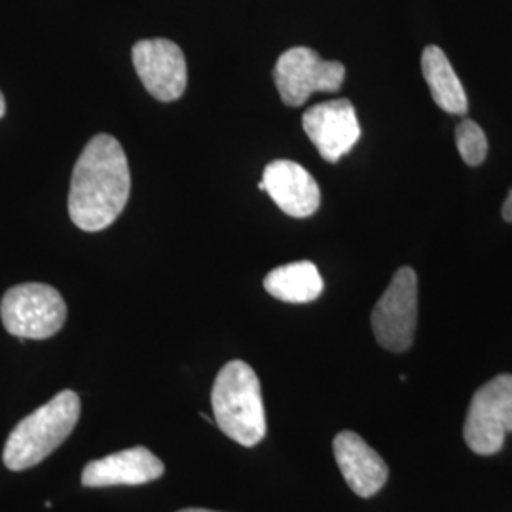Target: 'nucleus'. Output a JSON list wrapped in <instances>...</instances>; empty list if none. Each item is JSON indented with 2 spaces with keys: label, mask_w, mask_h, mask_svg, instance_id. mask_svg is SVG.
Listing matches in <instances>:
<instances>
[{
  "label": "nucleus",
  "mask_w": 512,
  "mask_h": 512,
  "mask_svg": "<svg viewBox=\"0 0 512 512\" xmlns=\"http://www.w3.org/2000/svg\"><path fill=\"white\" fill-rule=\"evenodd\" d=\"M131 192L128 156L112 135H95L74 165L69 215L84 232L109 228L126 209Z\"/></svg>",
  "instance_id": "obj_1"
},
{
  "label": "nucleus",
  "mask_w": 512,
  "mask_h": 512,
  "mask_svg": "<svg viewBox=\"0 0 512 512\" xmlns=\"http://www.w3.org/2000/svg\"><path fill=\"white\" fill-rule=\"evenodd\" d=\"M78 418L80 397L69 389L57 393L14 427L4 444V465L10 471L35 467L71 437Z\"/></svg>",
  "instance_id": "obj_2"
},
{
  "label": "nucleus",
  "mask_w": 512,
  "mask_h": 512,
  "mask_svg": "<svg viewBox=\"0 0 512 512\" xmlns=\"http://www.w3.org/2000/svg\"><path fill=\"white\" fill-rule=\"evenodd\" d=\"M215 423L220 431L241 446H256L266 437L262 391L255 370L243 361L220 368L211 391Z\"/></svg>",
  "instance_id": "obj_3"
},
{
  "label": "nucleus",
  "mask_w": 512,
  "mask_h": 512,
  "mask_svg": "<svg viewBox=\"0 0 512 512\" xmlns=\"http://www.w3.org/2000/svg\"><path fill=\"white\" fill-rule=\"evenodd\" d=\"M2 325L23 340H46L63 329L67 304L59 291L44 283H23L6 291L0 304Z\"/></svg>",
  "instance_id": "obj_4"
},
{
  "label": "nucleus",
  "mask_w": 512,
  "mask_h": 512,
  "mask_svg": "<svg viewBox=\"0 0 512 512\" xmlns=\"http://www.w3.org/2000/svg\"><path fill=\"white\" fill-rule=\"evenodd\" d=\"M509 433H512V374H499L473 395L463 437L478 456H494L505 446Z\"/></svg>",
  "instance_id": "obj_5"
},
{
  "label": "nucleus",
  "mask_w": 512,
  "mask_h": 512,
  "mask_svg": "<svg viewBox=\"0 0 512 512\" xmlns=\"http://www.w3.org/2000/svg\"><path fill=\"white\" fill-rule=\"evenodd\" d=\"M372 330L382 348L401 353L412 346L418 325V275L404 266L372 310Z\"/></svg>",
  "instance_id": "obj_6"
},
{
  "label": "nucleus",
  "mask_w": 512,
  "mask_h": 512,
  "mask_svg": "<svg viewBox=\"0 0 512 512\" xmlns=\"http://www.w3.org/2000/svg\"><path fill=\"white\" fill-rule=\"evenodd\" d=\"M346 78V67L325 61L310 48H291L277 59L275 86L289 107L304 105L315 92H338Z\"/></svg>",
  "instance_id": "obj_7"
},
{
  "label": "nucleus",
  "mask_w": 512,
  "mask_h": 512,
  "mask_svg": "<svg viewBox=\"0 0 512 512\" xmlns=\"http://www.w3.org/2000/svg\"><path fill=\"white\" fill-rule=\"evenodd\" d=\"M131 59L147 92L162 101L171 103L181 99L188 73L183 50L167 38H147L133 46Z\"/></svg>",
  "instance_id": "obj_8"
},
{
  "label": "nucleus",
  "mask_w": 512,
  "mask_h": 512,
  "mask_svg": "<svg viewBox=\"0 0 512 512\" xmlns=\"http://www.w3.org/2000/svg\"><path fill=\"white\" fill-rule=\"evenodd\" d=\"M302 126L323 160L336 164L357 145L361 126L348 99H332L304 112Z\"/></svg>",
  "instance_id": "obj_9"
},
{
  "label": "nucleus",
  "mask_w": 512,
  "mask_h": 512,
  "mask_svg": "<svg viewBox=\"0 0 512 512\" xmlns=\"http://www.w3.org/2000/svg\"><path fill=\"white\" fill-rule=\"evenodd\" d=\"M258 188L268 192L275 205L294 219H308L321 205L319 184L293 160H275L266 165Z\"/></svg>",
  "instance_id": "obj_10"
},
{
  "label": "nucleus",
  "mask_w": 512,
  "mask_h": 512,
  "mask_svg": "<svg viewBox=\"0 0 512 512\" xmlns=\"http://www.w3.org/2000/svg\"><path fill=\"white\" fill-rule=\"evenodd\" d=\"M165 473L162 459L156 458L145 446H135L101 459L90 461L82 471V486H141L158 480Z\"/></svg>",
  "instance_id": "obj_11"
},
{
  "label": "nucleus",
  "mask_w": 512,
  "mask_h": 512,
  "mask_svg": "<svg viewBox=\"0 0 512 512\" xmlns=\"http://www.w3.org/2000/svg\"><path fill=\"white\" fill-rule=\"evenodd\" d=\"M332 446L336 463L355 494L359 497H372L384 488L389 476L387 463L357 433H338Z\"/></svg>",
  "instance_id": "obj_12"
},
{
  "label": "nucleus",
  "mask_w": 512,
  "mask_h": 512,
  "mask_svg": "<svg viewBox=\"0 0 512 512\" xmlns=\"http://www.w3.org/2000/svg\"><path fill=\"white\" fill-rule=\"evenodd\" d=\"M421 73L440 109L448 114H465L469 109L467 93L459 82L452 63L439 46H427L421 54Z\"/></svg>",
  "instance_id": "obj_13"
},
{
  "label": "nucleus",
  "mask_w": 512,
  "mask_h": 512,
  "mask_svg": "<svg viewBox=\"0 0 512 512\" xmlns=\"http://www.w3.org/2000/svg\"><path fill=\"white\" fill-rule=\"evenodd\" d=\"M264 289L281 302L308 304L321 296L325 283L317 266L302 260L272 270L264 279Z\"/></svg>",
  "instance_id": "obj_14"
},
{
  "label": "nucleus",
  "mask_w": 512,
  "mask_h": 512,
  "mask_svg": "<svg viewBox=\"0 0 512 512\" xmlns=\"http://www.w3.org/2000/svg\"><path fill=\"white\" fill-rule=\"evenodd\" d=\"M459 154L467 165H480L488 156V139L473 120H463L456 129Z\"/></svg>",
  "instance_id": "obj_15"
},
{
  "label": "nucleus",
  "mask_w": 512,
  "mask_h": 512,
  "mask_svg": "<svg viewBox=\"0 0 512 512\" xmlns=\"http://www.w3.org/2000/svg\"><path fill=\"white\" fill-rule=\"evenodd\" d=\"M501 213H503V219L507 220V222H512V190L511 194L507 196L505 203H503V209H501Z\"/></svg>",
  "instance_id": "obj_16"
},
{
  "label": "nucleus",
  "mask_w": 512,
  "mask_h": 512,
  "mask_svg": "<svg viewBox=\"0 0 512 512\" xmlns=\"http://www.w3.org/2000/svg\"><path fill=\"white\" fill-rule=\"evenodd\" d=\"M4 112H6V101H4V95L0 92V118L4 116Z\"/></svg>",
  "instance_id": "obj_17"
},
{
  "label": "nucleus",
  "mask_w": 512,
  "mask_h": 512,
  "mask_svg": "<svg viewBox=\"0 0 512 512\" xmlns=\"http://www.w3.org/2000/svg\"><path fill=\"white\" fill-rule=\"evenodd\" d=\"M177 512H217V511H207V509H183V511Z\"/></svg>",
  "instance_id": "obj_18"
}]
</instances>
